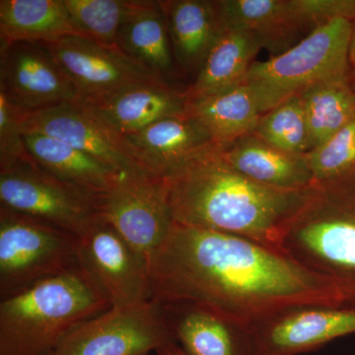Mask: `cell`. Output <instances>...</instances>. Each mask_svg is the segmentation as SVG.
<instances>
[{
	"instance_id": "8992f818",
	"label": "cell",
	"mask_w": 355,
	"mask_h": 355,
	"mask_svg": "<svg viewBox=\"0 0 355 355\" xmlns=\"http://www.w3.org/2000/svg\"><path fill=\"white\" fill-rule=\"evenodd\" d=\"M79 238L0 207V299L79 265Z\"/></svg>"
},
{
	"instance_id": "9a60e30c",
	"label": "cell",
	"mask_w": 355,
	"mask_h": 355,
	"mask_svg": "<svg viewBox=\"0 0 355 355\" xmlns=\"http://www.w3.org/2000/svg\"><path fill=\"white\" fill-rule=\"evenodd\" d=\"M123 140L148 174L172 177L196 159L220 147L188 112L156 121Z\"/></svg>"
},
{
	"instance_id": "6da1fadb",
	"label": "cell",
	"mask_w": 355,
	"mask_h": 355,
	"mask_svg": "<svg viewBox=\"0 0 355 355\" xmlns=\"http://www.w3.org/2000/svg\"><path fill=\"white\" fill-rule=\"evenodd\" d=\"M149 270L155 300L200 306L250 330L294 308L355 306L333 280L284 252L176 222Z\"/></svg>"
},
{
	"instance_id": "83f0119b",
	"label": "cell",
	"mask_w": 355,
	"mask_h": 355,
	"mask_svg": "<svg viewBox=\"0 0 355 355\" xmlns=\"http://www.w3.org/2000/svg\"><path fill=\"white\" fill-rule=\"evenodd\" d=\"M79 36L116 48L119 32L132 0H62Z\"/></svg>"
},
{
	"instance_id": "1f68e13d",
	"label": "cell",
	"mask_w": 355,
	"mask_h": 355,
	"mask_svg": "<svg viewBox=\"0 0 355 355\" xmlns=\"http://www.w3.org/2000/svg\"><path fill=\"white\" fill-rule=\"evenodd\" d=\"M154 355H186L180 349L177 343H171V345H166L162 349H159Z\"/></svg>"
},
{
	"instance_id": "8fae6325",
	"label": "cell",
	"mask_w": 355,
	"mask_h": 355,
	"mask_svg": "<svg viewBox=\"0 0 355 355\" xmlns=\"http://www.w3.org/2000/svg\"><path fill=\"white\" fill-rule=\"evenodd\" d=\"M0 93L23 113L81 103L51 51L32 42L0 46Z\"/></svg>"
},
{
	"instance_id": "cb8c5ba5",
	"label": "cell",
	"mask_w": 355,
	"mask_h": 355,
	"mask_svg": "<svg viewBox=\"0 0 355 355\" xmlns=\"http://www.w3.org/2000/svg\"><path fill=\"white\" fill-rule=\"evenodd\" d=\"M187 112L223 148L253 132L261 113L246 85L219 94L189 100Z\"/></svg>"
},
{
	"instance_id": "7a4b0ae2",
	"label": "cell",
	"mask_w": 355,
	"mask_h": 355,
	"mask_svg": "<svg viewBox=\"0 0 355 355\" xmlns=\"http://www.w3.org/2000/svg\"><path fill=\"white\" fill-rule=\"evenodd\" d=\"M221 148L167 178L175 222L282 251L287 228L315 184L303 190H282L258 183L231 167Z\"/></svg>"
},
{
	"instance_id": "7c38bea8",
	"label": "cell",
	"mask_w": 355,
	"mask_h": 355,
	"mask_svg": "<svg viewBox=\"0 0 355 355\" xmlns=\"http://www.w3.org/2000/svg\"><path fill=\"white\" fill-rule=\"evenodd\" d=\"M44 44L69 76L81 103L97 101L139 84L164 81L118 48L85 37Z\"/></svg>"
},
{
	"instance_id": "836d02e7",
	"label": "cell",
	"mask_w": 355,
	"mask_h": 355,
	"mask_svg": "<svg viewBox=\"0 0 355 355\" xmlns=\"http://www.w3.org/2000/svg\"><path fill=\"white\" fill-rule=\"evenodd\" d=\"M352 86H354V89L355 90V77H352Z\"/></svg>"
},
{
	"instance_id": "52a82bcc",
	"label": "cell",
	"mask_w": 355,
	"mask_h": 355,
	"mask_svg": "<svg viewBox=\"0 0 355 355\" xmlns=\"http://www.w3.org/2000/svg\"><path fill=\"white\" fill-rule=\"evenodd\" d=\"M99 196L53 177L33 160L0 170V207L78 238L101 218Z\"/></svg>"
},
{
	"instance_id": "5b68a950",
	"label": "cell",
	"mask_w": 355,
	"mask_h": 355,
	"mask_svg": "<svg viewBox=\"0 0 355 355\" xmlns=\"http://www.w3.org/2000/svg\"><path fill=\"white\" fill-rule=\"evenodd\" d=\"M352 31L350 21H331L284 53L265 62L256 60L243 84L251 91L261 114L317 84L352 76Z\"/></svg>"
},
{
	"instance_id": "4316f807",
	"label": "cell",
	"mask_w": 355,
	"mask_h": 355,
	"mask_svg": "<svg viewBox=\"0 0 355 355\" xmlns=\"http://www.w3.org/2000/svg\"><path fill=\"white\" fill-rule=\"evenodd\" d=\"M253 133L286 153H309V128L302 98L296 96L261 114Z\"/></svg>"
},
{
	"instance_id": "d4e9b609",
	"label": "cell",
	"mask_w": 355,
	"mask_h": 355,
	"mask_svg": "<svg viewBox=\"0 0 355 355\" xmlns=\"http://www.w3.org/2000/svg\"><path fill=\"white\" fill-rule=\"evenodd\" d=\"M217 6L222 27L252 33L263 48L284 53L301 31L292 18L288 0H220Z\"/></svg>"
},
{
	"instance_id": "ffe728a7",
	"label": "cell",
	"mask_w": 355,
	"mask_h": 355,
	"mask_svg": "<svg viewBox=\"0 0 355 355\" xmlns=\"http://www.w3.org/2000/svg\"><path fill=\"white\" fill-rule=\"evenodd\" d=\"M261 49V40L252 33L222 27L197 72L195 83L186 90L188 100L219 94L242 85Z\"/></svg>"
},
{
	"instance_id": "603a6c76",
	"label": "cell",
	"mask_w": 355,
	"mask_h": 355,
	"mask_svg": "<svg viewBox=\"0 0 355 355\" xmlns=\"http://www.w3.org/2000/svg\"><path fill=\"white\" fill-rule=\"evenodd\" d=\"M79 36L62 0H1L0 46L16 42L51 44Z\"/></svg>"
},
{
	"instance_id": "5bb4252c",
	"label": "cell",
	"mask_w": 355,
	"mask_h": 355,
	"mask_svg": "<svg viewBox=\"0 0 355 355\" xmlns=\"http://www.w3.org/2000/svg\"><path fill=\"white\" fill-rule=\"evenodd\" d=\"M23 132H37L62 140L120 174L146 173L116 135L78 104L23 113ZM148 174V173H147Z\"/></svg>"
},
{
	"instance_id": "ba28073f",
	"label": "cell",
	"mask_w": 355,
	"mask_h": 355,
	"mask_svg": "<svg viewBox=\"0 0 355 355\" xmlns=\"http://www.w3.org/2000/svg\"><path fill=\"white\" fill-rule=\"evenodd\" d=\"M100 216L147 261L174 227L167 179L121 175L98 200Z\"/></svg>"
},
{
	"instance_id": "ac0fdd59",
	"label": "cell",
	"mask_w": 355,
	"mask_h": 355,
	"mask_svg": "<svg viewBox=\"0 0 355 355\" xmlns=\"http://www.w3.org/2000/svg\"><path fill=\"white\" fill-rule=\"evenodd\" d=\"M231 167L266 186L303 190L315 184L306 155H296L268 144L251 132L221 148Z\"/></svg>"
},
{
	"instance_id": "484cf974",
	"label": "cell",
	"mask_w": 355,
	"mask_h": 355,
	"mask_svg": "<svg viewBox=\"0 0 355 355\" xmlns=\"http://www.w3.org/2000/svg\"><path fill=\"white\" fill-rule=\"evenodd\" d=\"M299 96L309 128L311 151L331 139L355 116L352 76L324 81Z\"/></svg>"
},
{
	"instance_id": "e0dca14e",
	"label": "cell",
	"mask_w": 355,
	"mask_h": 355,
	"mask_svg": "<svg viewBox=\"0 0 355 355\" xmlns=\"http://www.w3.org/2000/svg\"><path fill=\"white\" fill-rule=\"evenodd\" d=\"M188 102L186 91H178L166 81H156L81 104L100 123L123 137L139 132L156 121L184 113Z\"/></svg>"
},
{
	"instance_id": "f1b7e54d",
	"label": "cell",
	"mask_w": 355,
	"mask_h": 355,
	"mask_svg": "<svg viewBox=\"0 0 355 355\" xmlns=\"http://www.w3.org/2000/svg\"><path fill=\"white\" fill-rule=\"evenodd\" d=\"M306 157L315 184L355 173V116Z\"/></svg>"
},
{
	"instance_id": "d6a6232c",
	"label": "cell",
	"mask_w": 355,
	"mask_h": 355,
	"mask_svg": "<svg viewBox=\"0 0 355 355\" xmlns=\"http://www.w3.org/2000/svg\"><path fill=\"white\" fill-rule=\"evenodd\" d=\"M349 62L352 65V71H354V69H355V21L352 23V37H350Z\"/></svg>"
},
{
	"instance_id": "3957f363",
	"label": "cell",
	"mask_w": 355,
	"mask_h": 355,
	"mask_svg": "<svg viewBox=\"0 0 355 355\" xmlns=\"http://www.w3.org/2000/svg\"><path fill=\"white\" fill-rule=\"evenodd\" d=\"M112 307L80 265L0 302V355H51L70 331Z\"/></svg>"
},
{
	"instance_id": "4dcf8cb0",
	"label": "cell",
	"mask_w": 355,
	"mask_h": 355,
	"mask_svg": "<svg viewBox=\"0 0 355 355\" xmlns=\"http://www.w3.org/2000/svg\"><path fill=\"white\" fill-rule=\"evenodd\" d=\"M22 116L23 112L0 93V170L33 160L25 146Z\"/></svg>"
},
{
	"instance_id": "9c48e42d",
	"label": "cell",
	"mask_w": 355,
	"mask_h": 355,
	"mask_svg": "<svg viewBox=\"0 0 355 355\" xmlns=\"http://www.w3.org/2000/svg\"><path fill=\"white\" fill-rule=\"evenodd\" d=\"M175 343L161 302L111 307L77 326L51 355H154Z\"/></svg>"
},
{
	"instance_id": "2e32d148",
	"label": "cell",
	"mask_w": 355,
	"mask_h": 355,
	"mask_svg": "<svg viewBox=\"0 0 355 355\" xmlns=\"http://www.w3.org/2000/svg\"><path fill=\"white\" fill-rule=\"evenodd\" d=\"M175 343L186 355H256L250 329L190 303H161Z\"/></svg>"
},
{
	"instance_id": "f546056e",
	"label": "cell",
	"mask_w": 355,
	"mask_h": 355,
	"mask_svg": "<svg viewBox=\"0 0 355 355\" xmlns=\"http://www.w3.org/2000/svg\"><path fill=\"white\" fill-rule=\"evenodd\" d=\"M288 6L301 31L338 19L355 21V0H288Z\"/></svg>"
},
{
	"instance_id": "e575fe53",
	"label": "cell",
	"mask_w": 355,
	"mask_h": 355,
	"mask_svg": "<svg viewBox=\"0 0 355 355\" xmlns=\"http://www.w3.org/2000/svg\"><path fill=\"white\" fill-rule=\"evenodd\" d=\"M352 76L355 77V69H354V71H352Z\"/></svg>"
},
{
	"instance_id": "44dd1931",
	"label": "cell",
	"mask_w": 355,
	"mask_h": 355,
	"mask_svg": "<svg viewBox=\"0 0 355 355\" xmlns=\"http://www.w3.org/2000/svg\"><path fill=\"white\" fill-rule=\"evenodd\" d=\"M173 55L186 71H198L222 30L217 1H162Z\"/></svg>"
},
{
	"instance_id": "277c9868",
	"label": "cell",
	"mask_w": 355,
	"mask_h": 355,
	"mask_svg": "<svg viewBox=\"0 0 355 355\" xmlns=\"http://www.w3.org/2000/svg\"><path fill=\"white\" fill-rule=\"evenodd\" d=\"M282 250L333 280L355 305V173L313 186Z\"/></svg>"
},
{
	"instance_id": "d6986e66",
	"label": "cell",
	"mask_w": 355,
	"mask_h": 355,
	"mask_svg": "<svg viewBox=\"0 0 355 355\" xmlns=\"http://www.w3.org/2000/svg\"><path fill=\"white\" fill-rule=\"evenodd\" d=\"M116 48L162 80L172 76L175 60L162 1L132 2L119 32Z\"/></svg>"
},
{
	"instance_id": "7402d4cb",
	"label": "cell",
	"mask_w": 355,
	"mask_h": 355,
	"mask_svg": "<svg viewBox=\"0 0 355 355\" xmlns=\"http://www.w3.org/2000/svg\"><path fill=\"white\" fill-rule=\"evenodd\" d=\"M24 140L28 153L41 169L95 195L108 191L125 175L55 137L24 132Z\"/></svg>"
},
{
	"instance_id": "30bf717a",
	"label": "cell",
	"mask_w": 355,
	"mask_h": 355,
	"mask_svg": "<svg viewBox=\"0 0 355 355\" xmlns=\"http://www.w3.org/2000/svg\"><path fill=\"white\" fill-rule=\"evenodd\" d=\"M78 261L108 296L112 307L153 300L148 261L102 217L79 238Z\"/></svg>"
},
{
	"instance_id": "4fadbf2b",
	"label": "cell",
	"mask_w": 355,
	"mask_h": 355,
	"mask_svg": "<svg viewBox=\"0 0 355 355\" xmlns=\"http://www.w3.org/2000/svg\"><path fill=\"white\" fill-rule=\"evenodd\" d=\"M256 355H300L355 334V306L294 308L251 330Z\"/></svg>"
}]
</instances>
